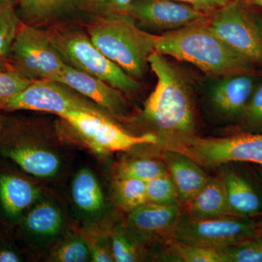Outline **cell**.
<instances>
[{
	"mask_svg": "<svg viewBox=\"0 0 262 262\" xmlns=\"http://www.w3.org/2000/svg\"><path fill=\"white\" fill-rule=\"evenodd\" d=\"M184 208L187 215L196 218L238 216L229 205L225 184L220 173L209 177L204 187Z\"/></svg>",
	"mask_w": 262,
	"mask_h": 262,
	"instance_id": "obj_18",
	"label": "cell"
},
{
	"mask_svg": "<svg viewBox=\"0 0 262 262\" xmlns=\"http://www.w3.org/2000/svg\"><path fill=\"white\" fill-rule=\"evenodd\" d=\"M182 206L146 203L129 213L127 225L131 232L148 241L166 242L182 214Z\"/></svg>",
	"mask_w": 262,
	"mask_h": 262,
	"instance_id": "obj_15",
	"label": "cell"
},
{
	"mask_svg": "<svg viewBox=\"0 0 262 262\" xmlns=\"http://www.w3.org/2000/svg\"><path fill=\"white\" fill-rule=\"evenodd\" d=\"M16 5L12 0H0V56L7 60L22 24Z\"/></svg>",
	"mask_w": 262,
	"mask_h": 262,
	"instance_id": "obj_25",
	"label": "cell"
},
{
	"mask_svg": "<svg viewBox=\"0 0 262 262\" xmlns=\"http://www.w3.org/2000/svg\"><path fill=\"white\" fill-rule=\"evenodd\" d=\"M24 110L54 114L58 117L68 112L80 110L114 119L89 98L54 80L32 81L7 104L3 111Z\"/></svg>",
	"mask_w": 262,
	"mask_h": 262,
	"instance_id": "obj_10",
	"label": "cell"
},
{
	"mask_svg": "<svg viewBox=\"0 0 262 262\" xmlns=\"http://www.w3.org/2000/svg\"><path fill=\"white\" fill-rule=\"evenodd\" d=\"M256 233V221L251 219L232 215L196 218L182 211L169 239L220 251L239 241L253 238Z\"/></svg>",
	"mask_w": 262,
	"mask_h": 262,
	"instance_id": "obj_8",
	"label": "cell"
},
{
	"mask_svg": "<svg viewBox=\"0 0 262 262\" xmlns=\"http://www.w3.org/2000/svg\"><path fill=\"white\" fill-rule=\"evenodd\" d=\"M53 46L67 64L97 77L125 94L141 89L131 77L96 48L85 30L54 24L47 29Z\"/></svg>",
	"mask_w": 262,
	"mask_h": 262,
	"instance_id": "obj_4",
	"label": "cell"
},
{
	"mask_svg": "<svg viewBox=\"0 0 262 262\" xmlns=\"http://www.w3.org/2000/svg\"><path fill=\"white\" fill-rule=\"evenodd\" d=\"M134 0H77L75 12H80L90 17L127 14Z\"/></svg>",
	"mask_w": 262,
	"mask_h": 262,
	"instance_id": "obj_30",
	"label": "cell"
},
{
	"mask_svg": "<svg viewBox=\"0 0 262 262\" xmlns=\"http://www.w3.org/2000/svg\"><path fill=\"white\" fill-rule=\"evenodd\" d=\"M8 61L29 80H55L67 63L53 46L47 31L21 24L10 47Z\"/></svg>",
	"mask_w": 262,
	"mask_h": 262,
	"instance_id": "obj_6",
	"label": "cell"
},
{
	"mask_svg": "<svg viewBox=\"0 0 262 262\" xmlns=\"http://www.w3.org/2000/svg\"><path fill=\"white\" fill-rule=\"evenodd\" d=\"M59 208L49 201L33 205L24 220V227L29 234L40 238L53 237L63 226Z\"/></svg>",
	"mask_w": 262,
	"mask_h": 262,
	"instance_id": "obj_22",
	"label": "cell"
},
{
	"mask_svg": "<svg viewBox=\"0 0 262 262\" xmlns=\"http://www.w3.org/2000/svg\"><path fill=\"white\" fill-rule=\"evenodd\" d=\"M3 125H4V122H3V118L0 117V132L3 130Z\"/></svg>",
	"mask_w": 262,
	"mask_h": 262,
	"instance_id": "obj_42",
	"label": "cell"
},
{
	"mask_svg": "<svg viewBox=\"0 0 262 262\" xmlns=\"http://www.w3.org/2000/svg\"><path fill=\"white\" fill-rule=\"evenodd\" d=\"M191 5L193 8L211 15L229 3V0H176Z\"/></svg>",
	"mask_w": 262,
	"mask_h": 262,
	"instance_id": "obj_35",
	"label": "cell"
},
{
	"mask_svg": "<svg viewBox=\"0 0 262 262\" xmlns=\"http://www.w3.org/2000/svg\"><path fill=\"white\" fill-rule=\"evenodd\" d=\"M1 134L7 139L0 146V154L14 162L24 171L39 179L52 178L58 173L61 160L54 151L17 129L5 133L3 128Z\"/></svg>",
	"mask_w": 262,
	"mask_h": 262,
	"instance_id": "obj_12",
	"label": "cell"
},
{
	"mask_svg": "<svg viewBox=\"0 0 262 262\" xmlns=\"http://www.w3.org/2000/svg\"><path fill=\"white\" fill-rule=\"evenodd\" d=\"M223 262H262V250L254 238H248L217 251Z\"/></svg>",
	"mask_w": 262,
	"mask_h": 262,
	"instance_id": "obj_31",
	"label": "cell"
},
{
	"mask_svg": "<svg viewBox=\"0 0 262 262\" xmlns=\"http://www.w3.org/2000/svg\"><path fill=\"white\" fill-rule=\"evenodd\" d=\"M244 0H229L208 22L222 40L253 65H262V39L255 16Z\"/></svg>",
	"mask_w": 262,
	"mask_h": 262,
	"instance_id": "obj_9",
	"label": "cell"
},
{
	"mask_svg": "<svg viewBox=\"0 0 262 262\" xmlns=\"http://www.w3.org/2000/svg\"><path fill=\"white\" fill-rule=\"evenodd\" d=\"M146 186L147 203L164 206H181L177 189L168 173L148 181Z\"/></svg>",
	"mask_w": 262,
	"mask_h": 262,
	"instance_id": "obj_29",
	"label": "cell"
},
{
	"mask_svg": "<svg viewBox=\"0 0 262 262\" xmlns=\"http://www.w3.org/2000/svg\"><path fill=\"white\" fill-rule=\"evenodd\" d=\"M222 77L211 86L208 93L209 108L220 121H239L258 86L256 77L251 73Z\"/></svg>",
	"mask_w": 262,
	"mask_h": 262,
	"instance_id": "obj_13",
	"label": "cell"
},
{
	"mask_svg": "<svg viewBox=\"0 0 262 262\" xmlns=\"http://www.w3.org/2000/svg\"><path fill=\"white\" fill-rule=\"evenodd\" d=\"M50 258L56 262L89 261L91 253L85 237L80 234L69 236L53 250Z\"/></svg>",
	"mask_w": 262,
	"mask_h": 262,
	"instance_id": "obj_28",
	"label": "cell"
},
{
	"mask_svg": "<svg viewBox=\"0 0 262 262\" xmlns=\"http://www.w3.org/2000/svg\"><path fill=\"white\" fill-rule=\"evenodd\" d=\"M261 172H262V167H261Z\"/></svg>",
	"mask_w": 262,
	"mask_h": 262,
	"instance_id": "obj_44",
	"label": "cell"
},
{
	"mask_svg": "<svg viewBox=\"0 0 262 262\" xmlns=\"http://www.w3.org/2000/svg\"><path fill=\"white\" fill-rule=\"evenodd\" d=\"M86 33L108 59L135 80L144 77L148 58L155 51L156 36L140 28L127 14L91 17Z\"/></svg>",
	"mask_w": 262,
	"mask_h": 262,
	"instance_id": "obj_3",
	"label": "cell"
},
{
	"mask_svg": "<svg viewBox=\"0 0 262 262\" xmlns=\"http://www.w3.org/2000/svg\"><path fill=\"white\" fill-rule=\"evenodd\" d=\"M54 81L75 90L97 104L115 120L126 118L129 106L123 93L97 77L66 64Z\"/></svg>",
	"mask_w": 262,
	"mask_h": 262,
	"instance_id": "obj_14",
	"label": "cell"
},
{
	"mask_svg": "<svg viewBox=\"0 0 262 262\" xmlns=\"http://www.w3.org/2000/svg\"><path fill=\"white\" fill-rule=\"evenodd\" d=\"M32 82L14 70L0 72V111Z\"/></svg>",
	"mask_w": 262,
	"mask_h": 262,
	"instance_id": "obj_33",
	"label": "cell"
},
{
	"mask_svg": "<svg viewBox=\"0 0 262 262\" xmlns=\"http://www.w3.org/2000/svg\"><path fill=\"white\" fill-rule=\"evenodd\" d=\"M13 70V67L10 64L9 61L3 57L0 56V72Z\"/></svg>",
	"mask_w": 262,
	"mask_h": 262,
	"instance_id": "obj_37",
	"label": "cell"
},
{
	"mask_svg": "<svg viewBox=\"0 0 262 262\" xmlns=\"http://www.w3.org/2000/svg\"><path fill=\"white\" fill-rule=\"evenodd\" d=\"M148 63L157 84L141 117L163 146L198 135L192 88L187 77L163 54L154 52Z\"/></svg>",
	"mask_w": 262,
	"mask_h": 262,
	"instance_id": "obj_1",
	"label": "cell"
},
{
	"mask_svg": "<svg viewBox=\"0 0 262 262\" xmlns=\"http://www.w3.org/2000/svg\"><path fill=\"white\" fill-rule=\"evenodd\" d=\"M127 14L140 27L168 32L208 23L211 15L176 0H134Z\"/></svg>",
	"mask_w": 262,
	"mask_h": 262,
	"instance_id": "obj_11",
	"label": "cell"
},
{
	"mask_svg": "<svg viewBox=\"0 0 262 262\" xmlns=\"http://www.w3.org/2000/svg\"><path fill=\"white\" fill-rule=\"evenodd\" d=\"M113 194L117 206L130 213L147 203L146 182L132 178H115Z\"/></svg>",
	"mask_w": 262,
	"mask_h": 262,
	"instance_id": "obj_23",
	"label": "cell"
},
{
	"mask_svg": "<svg viewBox=\"0 0 262 262\" xmlns=\"http://www.w3.org/2000/svg\"><path fill=\"white\" fill-rule=\"evenodd\" d=\"M239 121L245 133L262 134V82L255 89Z\"/></svg>",
	"mask_w": 262,
	"mask_h": 262,
	"instance_id": "obj_32",
	"label": "cell"
},
{
	"mask_svg": "<svg viewBox=\"0 0 262 262\" xmlns=\"http://www.w3.org/2000/svg\"><path fill=\"white\" fill-rule=\"evenodd\" d=\"M77 0H18L17 10L22 23L40 27L57 23L75 12Z\"/></svg>",
	"mask_w": 262,
	"mask_h": 262,
	"instance_id": "obj_20",
	"label": "cell"
},
{
	"mask_svg": "<svg viewBox=\"0 0 262 262\" xmlns=\"http://www.w3.org/2000/svg\"><path fill=\"white\" fill-rule=\"evenodd\" d=\"M71 194L75 206L85 214L97 215L105 207L102 188L89 168L80 169L74 177Z\"/></svg>",
	"mask_w": 262,
	"mask_h": 262,
	"instance_id": "obj_21",
	"label": "cell"
},
{
	"mask_svg": "<svg viewBox=\"0 0 262 262\" xmlns=\"http://www.w3.org/2000/svg\"><path fill=\"white\" fill-rule=\"evenodd\" d=\"M12 1H14L15 3H16V4H17V3H18V0H12Z\"/></svg>",
	"mask_w": 262,
	"mask_h": 262,
	"instance_id": "obj_43",
	"label": "cell"
},
{
	"mask_svg": "<svg viewBox=\"0 0 262 262\" xmlns=\"http://www.w3.org/2000/svg\"><path fill=\"white\" fill-rule=\"evenodd\" d=\"M112 252L115 261H140L143 253L132 232L123 228H117L110 237Z\"/></svg>",
	"mask_w": 262,
	"mask_h": 262,
	"instance_id": "obj_27",
	"label": "cell"
},
{
	"mask_svg": "<svg viewBox=\"0 0 262 262\" xmlns=\"http://www.w3.org/2000/svg\"><path fill=\"white\" fill-rule=\"evenodd\" d=\"M91 261L94 262H113L115 261L112 252L111 244L106 239L98 238L87 239Z\"/></svg>",
	"mask_w": 262,
	"mask_h": 262,
	"instance_id": "obj_34",
	"label": "cell"
},
{
	"mask_svg": "<svg viewBox=\"0 0 262 262\" xmlns=\"http://www.w3.org/2000/svg\"><path fill=\"white\" fill-rule=\"evenodd\" d=\"M246 4L249 6L258 7L262 8V0H244Z\"/></svg>",
	"mask_w": 262,
	"mask_h": 262,
	"instance_id": "obj_38",
	"label": "cell"
},
{
	"mask_svg": "<svg viewBox=\"0 0 262 262\" xmlns=\"http://www.w3.org/2000/svg\"><path fill=\"white\" fill-rule=\"evenodd\" d=\"M256 25H257L258 32L262 39V16H255Z\"/></svg>",
	"mask_w": 262,
	"mask_h": 262,
	"instance_id": "obj_39",
	"label": "cell"
},
{
	"mask_svg": "<svg viewBox=\"0 0 262 262\" xmlns=\"http://www.w3.org/2000/svg\"><path fill=\"white\" fill-rule=\"evenodd\" d=\"M203 24L156 36L157 53L188 62L217 77L251 73L253 64Z\"/></svg>",
	"mask_w": 262,
	"mask_h": 262,
	"instance_id": "obj_2",
	"label": "cell"
},
{
	"mask_svg": "<svg viewBox=\"0 0 262 262\" xmlns=\"http://www.w3.org/2000/svg\"><path fill=\"white\" fill-rule=\"evenodd\" d=\"M165 255L173 261L223 262L220 253L215 250L198 247L174 239L166 241Z\"/></svg>",
	"mask_w": 262,
	"mask_h": 262,
	"instance_id": "obj_26",
	"label": "cell"
},
{
	"mask_svg": "<svg viewBox=\"0 0 262 262\" xmlns=\"http://www.w3.org/2000/svg\"><path fill=\"white\" fill-rule=\"evenodd\" d=\"M39 198V189L28 179L15 174L0 175V203L8 216H18Z\"/></svg>",
	"mask_w": 262,
	"mask_h": 262,
	"instance_id": "obj_19",
	"label": "cell"
},
{
	"mask_svg": "<svg viewBox=\"0 0 262 262\" xmlns=\"http://www.w3.org/2000/svg\"><path fill=\"white\" fill-rule=\"evenodd\" d=\"M219 169L229 205L234 213L246 219L262 214V196L251 180L229 165Z\"/></svg>",
	"mask_w": 262,
	"mask_h": 262,
	"instance_id": "obj_17",
	"label": "cell"
},
{
	"mask_svg": "<svg viewBox=\"0 0 262 262\" xmlns=\"http://www.w3.org/2000/svg\"><path fill=\"white\" fill-rule=\"evenodd\" d=\"M189 157L203 168H219L235 163L262 167V134L244 133L222 138L198 135L161 146Z\"/></svg>",
	"mask_w": 262,
	"mask_h": 262,
	"instance_id": "obj_5",
	"label": "cell"
},
{
	"mask_svg": "<svg viewBox=\"0 0 262 262\" xmlns=\"http://www.w3.org/2000/svg\"><path fill=\"white\" fill-rule=\"evenodd\" d=\"M253 238L256 241V243H257L258 246H260V248H261L262 250V234H256V235L253 237Z\"/></svg>",
	"mask_w": 262,
	"mask_h": 262,
	"instance_id": "obj_40",
	"label": "cell"
},
{
	"mask_svg": "<svg viewBox=\"0 0 262 262\" xmlns=\"http://www.w3.org/2000/svg\"><path fill=\"white\" fill-rule=\"evenodd\" d=\"M59 117L86 145L99 154L128 151L136 146L159 143L158 136L152 133L133 135L117 124L116 120L103 115L73 110Z\"/></svg>",
	"mask_w": 262,
	"mask_h": 262,
	"instance_id": "obj_7",
	"label": "cell"
},
{
	"mask_svg": "<svg viewBox=\"0 0 262 262\" xmlns=\"http://www.w3.org/2000/svg\"><path fill=\"white\" fill-rule=\"evenodd\" d=\"M163 151L162 160L177 189L181 206H185L204 187L209 176L189 157L173 150Z\"/></svg>",
	"mask_w": 262,
	"mask_h": 262,
	"instance_id": "obj_16",
	"label": "cell"
},
{
	"mask_svg": "<svg viewBox=\"0 0 262 262\" xmlns=\"http://www.w3.org/2000/svg\"><path fill=\"white\" fill-rule=\"evenodd\" d=\"M168 173L162 160L153 158H134L122 161L115 170V178H132L148 182Z\"/></svg>",
	"mask_w": 262,
	"mask_h": 262,
	"instance_id": "obj_24",
	"label": "cell"
},
{
	"mask_svg": "<svg viewBox=\"0 0 262 262\" xmlns=\"http://www.w3.org/2000/svg\"><path fill=\"white\" fill-rule=\"evenodd\" d=\"M20 256L11 250L3 249L0 251V262H19Z\"/></svg>",
	"mask_w": 262,
	"mask_h": 262,
	"instance_id": "obj_36",
	"label": "cell"
},
{
	"mask_svg": "<svg viewBox=\"0 0 262 262\" xmlns=\"http://www.w3.org/2000/svg\"><path fill=\"white\" fill-rule=\"evenodd\" d=\"M256 234H262V220L256 221Z\"/></svg>",
	"mask_w": 262,
	"mask_h": 262,
	"instance_id": "obj_41",
	"label": "cell"
}]
</instances>
